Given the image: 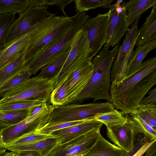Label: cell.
<instances>
[{"mask_svg": "<svg viewBox=\"0 0 156 156\" xmlns=\"http://www.w3.org/2000/svg\"><path fill=\"white\" fill-rule=\"evenodd\" d=\"M119 46V44L116 45L111 51L103 48L92 59V75L84 88L71 104L88 98L93 99L94 102L100 99L112 101L109 93L110 74Z\"/></svg>", "mask_w": 156, "mask_h": 156, "instance_id": "cell-1", "label": "cell"}, {"mask_svg": "<svg viewBox=\"0 0 156 156\" xmlns=\"http://www.w3.org/2000/svg\"><path fill=\"white\" fill-rule=\"evenodd\" d=\"M71 22L69 16H55L31 31L26 47L25 63L42 54L61 37Z\"/></svg>", "mask_w": 156, "mask_h": 156, "instance_id": "cell-2", "label": "cell"}, {"mask_svg": "<svg viewBox=\"0 0 156 156\" xmlns=\"http://www.w3.org/2000/svg\"><path fill=\"white\" fill-rule=\"evenodd\" d=\"M70 18L71 25L65 33L44 52L25 63L26 69L32 75H35L43 67L70 49L77 32L89 16L84 12L77 13Z\"/></svg>", "mask_w": 156, "mask_h": 156, "instance_id": "cell-3", "label": "cell"}, {"mask_svg": "<svg viewBox=\"0 0 156 156\" xmlns=\"http://www.w3.org/2000/svg\"><path fill=\"white\" fill-rule=\"evenodd\" d=\"M55 81L37 76L30 78L3 93L0 96V105L26 100L46 102L55 87Z\"/></svg>", "mask_w": 156, "mask_h": 156, "instance_id": "cell-4", "label": "cell"}, {"mask_svg": "<svg viewBox=\"0 0 156 156\" xmlns=\"http://www.w3.org/2000/svg\"><path fill=\"white\" fill-rule=\"evenodd\" d=\"M100 128L60 136L42 156H84L101 134Z\"/></svg>", "mask_w": 156, "mask_h": 156, "instance_id": "cell-5", "label": "cell"}, {"mask_svg": "<svg viewBox=\"0 0 156 156\" xmlns=\"http://www.w3.org/2000/svg\"><path fill=\"white\" fill-rule=\"evenodd\" d=\"M109 101L81 104H69L54 107L48 122H70L94 118L97 115L115 110Z\"/></svg>", "mask_w": 156, "mask_h": 156, "instance_id": "cell-6", "label": "cell"}, {"mask_svg": "<svg viewBox=\"0 0 156 156\" xmlns=\"http://www.w3.org/2000/svg\"><path fill=\"white\" fill-rule=\"evenodd\" d=\"M48 6H30L14 21L7 31L3 41L2 49L29 33L38 25L55 16L48 11Z\"/></svg>", "mask_w": 156, "mask_h": 156, "instance_id": "cell-7", "label": "cell"}, {"mask_svg": "<svg viewBox=\"0 0 156 156\" xmlns=\"http://www.w3.org/2000/svg\"><path fill=\"white\" fill-rule=\"evenodd\" d=\"M156 69V57L150 58L142 62L134 72L125 78L119 83H112L110 86V95L113 105L120 110L131 90L145 76Z\"/></svg>", "mask_w": 156, "mask_h": 156, "instance_id": "cell-8", "label": "cell"}, {"mask_svg": "<svg viewBox=\"0 0 156 156\" xmlns=\"http://www.w3.org/2000/svg\"><path fill=\"white\" fill-rule=\"evenodd\" d=\"M140 18H138L132 23L131 27L129 31L126 34L122 45L119 46L112 66L110 83L118 84L126 77L129 60L138 36L139 29L138 24Z\"/></svg>", "mask_w": 156, "mask_h": 156, "instance_id": "cell-9", "label": "cell"}, {"mask_svg": "<svg viewBox=\"0 0 156 156\" xmlns=\"http://www.w3.org/2000/svg\"><path fill=\"white\" fill-rule=\"evenodd\" d=\"M90 51L87 32L80 29L76 34L62 67L55 78V87L88 59Z\"/></svg>", "mask_w": 156, "mask_h": 156, "instance_id": "cell-10", "label": "cell"}, {"mask_svg": "<svg viewBox=\"0 0 156 156\" xmlns=\"http://www.w3.org/2000/svg\"><path fill=\"white\" fill-rule=\"evenodd\" d=\"M54 107L46 103L41 109L35 114L20 122L4 129L2 135L4 142L6 143L25 134L35 132L48 122L50 116Z\"/></svg>", "mask_w": 156, "mask_h": 156, "instance_id": "cell-11", "label": "cell"}, {"mask_svg": "<svg viewBox=\"0 0 156 156\" xmlns=\"http://www.w3.org/2000/svg\"><path fill=\"white\" fill-rule=\"evenodd\" d=\"M118 0L114 7L110 9L105 44L103 48L109 49L118 44L129 29L124 1Z\"/></svg>", "mask_w": 156, "mask_h": 156, "instance_id": "cell-12", "label": "cell"}, {"mask_svg": "<svg viewBox=\"0 0 156 156\" xmlns=\"http://www.w3.org/2000/svg\"><path fill=\"white\" fill-rule=\"evenodd\" d=\"M109 14V11L105 13L99 14L95 17L89 18L80 28L87 32L91 50L88 59H92L105 43Z\"/></svg>", "mask_w": 156, "mask_h": 156, "instance_id": "cell-13", "label": "cell"}, {"mask_svg": "<svg viewBox=\"0 0 156 156\" xmlns=\"http://www.w3.org/2000/svg\"><path fill=\"white\" fill-rule=\"evenodd\" d=\"M91 60H87L64 80L67 92L66 104H71L87 83L93 72Z\"/></svg>", "mask_w": 156, "mask_h": 156, "instance_id": "cell-14", "label": "cell"}, {"mask_svg": "<svg viewBox=\"0 0 156 156\" xmlns=\"http://www.w3.org/2000/svg\"><path fill=\"white\" fill-rule=\"evenodd\" d=\"M125 116L123 124L106 127L107 135L114 145L128 152L133 148L138 133L134 131L129 116Z\"/></svg>", "mask_w": 156, "mask_h": 156, "instance_id": "cell-15", "label": "cell"}, {"mask_svg": "<svg viewBox=\"0 0 156 156\" xmlns=\"http://www.w3.org/2000/svg\"><path fill=\"white\" fill-rule=\"evenodd\" d=\"M156 83V69L143 78L130 92L120 110L125 114H135L141 100Z\"/></svg>", "mask_w": 156, "mask_h": 156, "instance_id": "cell-16", "label": "cell"}, {"mask_svg": "<svg viewBox=\"0 0 156 156\" xmlns=\"http://www.w3.org/2000/svg\"><path fill=\"white\" fill-rule=\"evenodd\" d=\"M26 48L15 58L0 69V86L26 69Z\"/></svg>", "mask_w": 156, "mask_h": 156, "instance_id": "cell-17", "label": "cell"}, {"mask_svg": "<svg viewBox=\"0 0 156 156\" xmlns=\"http://www.w3.org/2000/svg\"><path fill=\"white\" fill-rule=\"evenodd\" d=\"M156 40V4L139 29L136 45H140Z\"/></svg>", "mask_w": 156, "mask_h": 156, "instance_id": "cell-18", "label": "cell"}, {"mask_svg": "<svg viewBox=\"0 0 156 156\" xmlns=\"http://www.w3.org/2000/svg\"><path fill=\"white\" fill-rule=\"evenodd\" d=\"M125 152L107 140L101 134L90 150L84 156H121Z\"/></svg>", "mask_w": 156, "mask_h": 156, "instance_id": "cell-19", "label": "cell"}, {"mask_svg": "<svg viewBox=\"0 0 156 156\" xmlns=\"http://www.w3.org/2000/svg\"><path fill=\"white\" fill-rule=\"evenodd\" d=\"M30 32L0 50V69L13 59L25 48Z\"/></svg>", "mask_w": 156, "mask_h": 156, "instance_id": "cell-20", "label": "cell"}, {"mask_svg": "<svg viewBox=\"0 0 156 156\" xmlns=\"http://www.w3.org/2000/svg\"><path fill=\"white\" fill-rule=\"evenodd\" d=\"M156 47V40L144 44L137 46L134 51L129 57L126 73V77L135 71L140 67L148 53Z\"/></svg>", "mask_w": 156, "mask_h": 156, "instance_id": "cell-21", "label": "cell"}, {"mask_svg": "<svg viewBox=\"0 0 156 156\" xmlns=\"http://www.w3.org/2000/svg\"><path fill=\"white\" fill-rule=\"evenodd\" d=\"M156 4V0H130L124 3L129 26L142 14Z\"/></svg>", "mask_w": 156, "mask_h": 156, "instance_id": "cell-22", "label": "cell"}, {"mask_svg": "<svg viewBox=\"0 0 156 156\" xmlns=\"http://www.w3.org/2000/svg\"><path fill=\"white\" fill-rule=\"evenodd\" d=\"M103 124L94 118L86 119L83 122L67 128L55 131L51 133L57 137L67 135L88 131L94 128L101 129Z\"/></svg>", "mask_w": 156, "mask_h": 156, "instance_id": "cell-23", "label": "cell"}, {"mask_svg": "<svg viewBox=\"0 0 156 156\" xmlns=\"http://www.w3.org/2000/svg\"><path fill=\"white\" fill-rule=\"evenodd\" d=\"M69 50L64 52L52 62L41 68L40 69L41 72L36 76L43 79H55L66 61Z\"/></svg>", "mask_w": 156, "mask_h": 156, "instance_id": "cell-24", "label": "cell"}, {"mask_svg": "<svg viewBox=\"0 0 156 156\" xmlns=\"http://www.w3.org/2000/svg\"><path fill=\"white\" fill-rule=\"evenodd\" d=\"M129 117L135 132L136 133L144 134L147 141L151 142L156 140V130L138 116L130 114Z\"/></svg>", "mask_w": 156, "mask_h": 156, "instance_id": "cell-25", "label": "cell"}, {"mask_svg": "<svg viewBox=\"0 0 156 156\" xmlns=\"http://www.w3.org/2000/svg\"><path fill=\"white\" fill-rule=\"evenodd\" d=\"M57 140V137H53L37 142L21 145L9 147L5 149L11 151H34L42 154L44 151L55 144Z\"/></svg>", "mask_w": 156, "mask_h": 156, "instance_id": "cell-26", "label": "cell"}, {"mask_svg": "<svg viewBox=\"0 0 156 156\" xmlns=\"http://www.w3.org/2000/svg\"><path fill=\"white\" fill-rule=\"evenodd\" d=\"M30 6V0H0V15L21 14Z\"/></svg>", "mask_w": 156, "mask_h": 156, "instance_id": "cell-27", "label": "cell"}, {"mask_svg": "<svg viewBox=\"0 0 156 156\" xmlns=\"http://www.w3.org/2000/svg\"><path fill=\"white\" fill-rule=\"evenodd\" d=\"M134 114L139 116L156 130L155 104L152 103L147 104H140L136 113Z\"/></svg>", "mask_w": 156, "mask_h": 156, "instance_id": "cell-28", "label": "cell"}, {"mask_svg": "<svg viewBox=\"0 0 156 156\" xmlns=\"http://www.w3.org/2000/svg\"><path fill=\"white\" fill-rule=\"evenodd\" d=\"M52 135L39 133L36 132L25 134L5 144V148L12 146L24 145L41 141L53 137Z\"/></svg>", "mask_w": 156, "mask_h": 156, "instance_id": "cell-29", "label": "cell"}, {"mask_svg": "<svg viewBox=\"0 0 156 156\" xmlns=\"http://www.w3.org/2000/svg\"><path fill=\"white\" fill-rule=\"evenodd\" d=\"M94 118L104 124L106 127L122 124L126 120L125 116H124L121 112L116 109L98 114Z\"/></svg>", "mask_w": 156, "mask_h": 156, "instance_id": "cell-30", "label": "cell"}, {"mask_svg": "<svg viewBox=\"0 0 156 156\" xmlns=\"http://www.w3.org/2000/svg\"><path fill=\"white\" fill-rule=\"evenodd\" d=\"M29 109L1 112L0 121L10 125L16 124L26 119Z\"/></svg>", "mask_w": 156, "mask_h": 156, "instance_id": "cell-31", "label": "cell"}, {"mask_svg": "<svg viewBox=\"0 0 156 156\" xmlns=\"http://www.w3.org/2000/svg\"><path fill=\"white\" fill-rule=\"evenodd\" d=\"M67 89L66 81L63 80L55 87L50 96V103L54 107L66 104Z\"/></svg>", "mask_w": 156, "mask_h": 156, "instance_id": "cell-32", "label": "cell"}, {"mask_svg": "<svg viewBox=\"0 0 156 156\" xmlns=\"http://www.w3.org/2000/svg\"><path fill=\"white\" fill-rule=\"evenodd\" d=\"M44 102L26 100L0 105V112L29 109L30 107L42 104Z\"/></svg>", "mask_w": 156, "mask_h": 156, "instance_id": "cell-33", "label": "cell"}, {"mask_svg": "<svg viewBox=\"0 0 156 156\" xmlns=\"http://www.w3.org/2000/svg\"><path fill=\"white\" fill-rule=\"evenodd\" d=\"M86 119L70 122H48L44 126L36 131V132L44 134L50 135L55 131L80 123Z\"/></svg>", "mask_w": 156, "mask_h": 156, "instance_id": "cell-34", "label": "cell"}, {"mask_svg": "<svg viewBox=\"0 0 156 156\" xmlns=\"http://www.w3.org/2000/svg\"><path fill=\"white\" fill-rule=\"evenodd\" d=\"M113 0H75L76 11L77 13L100 7L104 5L111 4Z\"/></svg>", "mask_w": 156, "mask_h": 156, "instance_id": "cell-35", "label": "cell"}, {"mask_svg": "<svg viewBox=\"0 0 156 156\" xmlns=\"http://www.w3.org/2000/svg\"><path fill=\"white\" fill-rule=\"evenodd\" d=\"M31 75L29 71L26 69L11 78L0 86V96L3 93L10 88L30 78Z\"/></svg>", "mask_w": 156, "mask_h": 156, "instance_id": "cell-36", "label": "cell"}, {"mask_svg": "<svg viewBox=\"0 0 156 156\" xmlns=\"http://www.w3.org/2000/svg\"><path fill=\"white\" fill-rule=\"evenodd\" d=\"M16 13L0 15V50L2 49L3 40L9 27L16 20Z\"/></svg>", "mask_w": 156, "mask_h": 156, "instance_id": "cell-37", "label": "cell"}, {"mask_svg": "<svg viewBox=\"0 0 156 156\" xmlns=\"http://www.w3.org/2000/svg\"><path fill=\"white\" fill-rule=\"evenodd\" d=\"M144 135L141 133H138L134 145L132 149L128 152H125L121 156H132L146 142Z\"/></svg>", "mask_w": 156, "mask_h": 156, "instance_id": "cell-38", "label": "cell"}, {"mask_svg": "<svg viewBox=\"0 0 156 156\" xmlns=\"http://www.w3.org/2000/svg\"><path fill=\"white\" fill-rule=\"evenodd\" d=\"M73 0H49L48 6H51L54 5H56L58 6L60 9L62 11L65 17H68L66 14L65 8V6L69 4L71 2L74 1Z\"/></svg>", "mask_w": 156, "mask_h": 156, "instance_id": "cell-39", "label": "cell"}, {"mask_svg": "<svg viewBox=\"0 0 156 156\" xmlns=\"http://www.w3.org/2000/svg\"><path fill=\"white\" fill-rule=\"evenodd\" d=\"M149 95L144 98L141 101L140 104H147L152 103L155 104L156 102V88L151 90L148 92Z\"/></svg>", "mask_w": 156, "mask_h": 156, "instance_id": "cell-40", "label": "cell"}, {"mask_svg": "<svg viewBox=\"0 0 156 156\" xmlns=\"http://www.w3.org/2000/svg\"><path fill=\"white\" fill-rule=\"evenodd\" d=\"M155 141L156 140L150 142H146L132 156H142L143 155L150 147Z\"/></svg>", "mask_w": 156, "mask_h": 156, "instance_id": "cell-41", "label": "cell"}, {"mask_svg": "<svg viewBox=\"0 0 156 156\" xmlns=\"http://www.w3.org/2000/svg\"><path fill=\"white\" fill-rule=\"evenodd\" d=\"M16 156H42V154L39 152L31 151H14Z\"/></svg>", "mask_w": 156, "mask_h": 156, "instance_id": "cell-42", "label": "cell"}, {"mask_svg": "<svg viewBox=\"0 0 156 156\" xmlns=\"http://www.w3.org/2000/svg\"><path fill=\"white\" fill-rule=\"evenodd\" d=\"M49 0H30V6L39 7L48 6Z\"/></svg>", "mask_w": 156, "mask_h": 156, "instance_id": "cell-43", "label": "cell"}, {"mask_svg": "<svg viewBox=\"0 0 156 156\" xmlns=\"http://www.w3.org/2000/svg\"><path fill=\"white\" fill-rule=\"evenodd\" d=\"M46 103V102H44L42 104L34 106L29 108L28 109L27 117L32 116L38 112L41 109Z\"/></svg>", "mask_w": 156, "mask_h": 156, "instance_id": "cell-44", "label": "cell"}, {"mask_svg": "<svg viewBox=\"0 0 156 156\" xmlns=\"http://www.w3.org/2000/svg\"><path fill=\"white\" fill-rule=\"evenodd\" d=\"M142 156H156V141L148 148Z\"/></svg>", "mask_w": 156, "mask_h": 156, "instance_id": "cell-45", "label": "cell"}, {"mask_svg": "<svg viewBox=\"0 0 156 156\" xmlns=\"http://www.w3.org/2000/svg\"><path fill=\"white\" fill-rule=\"evenodd\" d=\"M4 128L0 129V150L5 149V143L3 140L2 133Z\"/></svg>", "mask_w": 156, "mask_h": 156, "instance_id": "cell-46", "label": "cell"}, {"mask_svg": "<svg viewBox=\"0 0 156 156\" xmlns=\"http://www.w3.org/2000/svg\"><path fill=\"white\" fill-rule=\"evenodd\" d=\"M2 156H16V153L14 151H11L9 152H6Z\"/></svg>", "mask_w": 156, "mask_h": 156, "instance_id": "cell-47", "label": "cell"}, {"mask_svg": "<svg viewBox=\"0 0 156 156\" xmlns=\"http://www.w3.org/2000/svg\"><path fill=\"white\" fill-rule=\"evenodd\" d=\"M10 126V125L0 121V129L5 128L9 126Z\"/></svg>", "mask_w": 156, "mask_h": 156, "instance_id": "cell-48", "label": "cell"}, {"mask_svg": "<svg viewBox=\"0 0 156 156\" xmlns=\"http://www.w3.org/2000/svg\"><path fill=\"white\" fill-rule=\"evenodd\" d=\"M6 149H4L0 150V156H2L6 152Z\"/></svg>", "mask_w": 156, "mask_h": 156, "instance_id": "cell-49", "label": "cell"}, {"mask_svg": "<svg viewBox=\"0 0 156 156\" xmlns=\"http://www.w3.org/2000/svg\"><path fill=\"white\" fill-rule=\"evenodd\" d=\"M0 113H1V112H0Z\"/></svg>", "mask_w": 156, "mask_h": 156, "instance_id": "cell-50", "label": "cell"}]
</instances>
